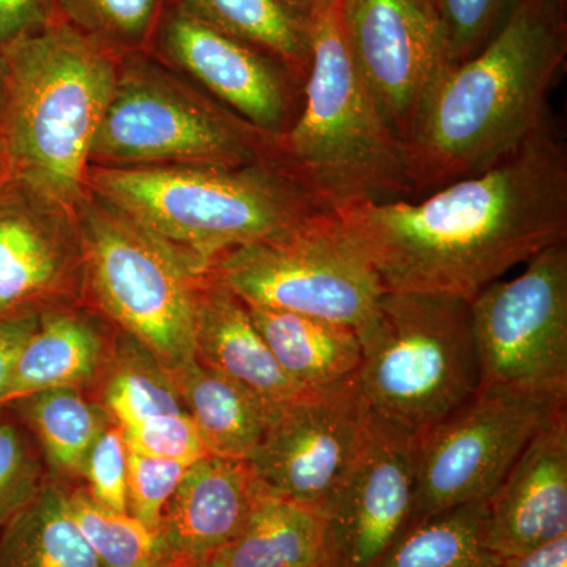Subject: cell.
<instances>
[{"label":"cell","mask_w":567,"mask_h":567,"mask_svg":"<svg viewBox=\"0 0 567 567\" xmlns=\"http://www.w3.org/2000/svg\"><path fill=\"white\" fill-rule=\"evenodd\" d=\"M334 213L385 292L472 301L511 268L567 241V145L548 117L480 173L415 199Z\"/></svg>","instance_id":"cell-1"},{"label":"cell","mask_w":567,"mask_h":567,"mask_svg":"<svg viewBox=\"0 0 567 567\" xmlns=\"http://www.w3.org/2000/svg\"><path fill=\"white\" fill-rule=\"evenodd\" d=\"M567 52L554 0H516L472 58L443 66L404 142L413 199L486 169L550 117L548 93Z\"/></svg>","instance_id":"cell-2"},{"label":"cell","mask_w":567,"mask_h":567,"mask_svg":"<svg viewBox=\"0 0 567 567\" xmlns=\"http://www.w3.org/2000/svg\"><path fill=\"white\" fill-rule=\"evenodd\" d=\"M0 156L7 174L71 213L87 193L96 130L122 55L58 17L9 47Z\"/></svg>","instance_id":"cell-3"},{"label":"cell","mask_w":567,"mask_h":567,"mask_svg":"<svg viewBox=\"0 0 567 567\" xmlns=\"http://www.w3.org/2000/svg\"><path fill=\"white\" fill-rule=\"evenodd\" d=\"M308 17L311 59L300 111L290 128L271 141L270 163L322 212L413 199L404 145L354 66L341 0H316Z\"/></svg>","instance_id":"cell-4"},{"label":"cell","mask_w":567,"mask_h":567,"mask_svg":"<svg viewBox=\"0 0 567 567\" xmlns=\"http://www.w3.org/2000/svg\"><path fill=\"white\" fill-rule=\"evenodd\" d=\"M87 189L162 238L199 274L322 210L270 162L249 166H91Z\"/></svg>","instance_id":"cell-5"},{"label":"cell","mask_w":567,"mask_h":567,"mask_svg":"<svg viewBox=\"0 0 567 567\" xmlns=\"http://www.w3.org/2000/svg\"><path fill=\"white\" fill-rule=\"evenodd\" d=\"M357 333V380L365 404L406 434L445 420L481 388L470 301L385 292Z\"/></svg>","instance_id":"cell-6"},{"label":"cell","mask_w":567,"mask_h":567,"mask_svg":"<svg viewBox=\"0 0 567 567\" xmlns=\"http://www.w3.org/2000/svg\"><path fill=\"white\" fill-rule=\"evenodd\" d=\"M73 215L85 292L96 312L151 350L167 371L193 361L197 295L207 274L89 189Z\"/></svg>","instance_id":"cell-7"},{"label":"cell","mask_w":567,"mask_h":567,"mask_svg":"<svg viewBox=\"0 0 567 567\" xmlns=\"http://www.w3.org/2000/svg\"><path fill=\"white\" fill-rule=\"evenodd\" d=\"M178 84L142 52L122 55L91 164L238 167L270 159L271 140L221 104Z\"/></svg>","instance_id":"cell-8"},{"label":"cell","mask_w":567,"mask_h":567,"mask_svg":"<svg viewBox=\"0 0 567 567\" xmlns=\"http://www.w3.org/2000/svg\"><path fill=\"white\" fill-rule=\"evenodd\" d=\"M216 276L246 305L316 317L360 330L385 293L374 267L334 212L219 257Z\"/></svg>","instance_id":"cell-9"},{"label":"cell","mask_w":567,"mask_h":567,"mask_svg":"<svg viewBox=\"0 0 567 567\" xmlns=\"http://www.w3.org/2000/svg\"><path fill=\"white\" fill-rule=\"evenodd\" d=\"M565 406L567 391L480 388L445 420L413 436L412 522L488 502L533 436Z\"/></svg>","instance_id":"cell-10"},{"label":"cell","mask_w":567,"mask_h":567,"mask_svg":"<svg viewBox=\"0 0 567 567\" xmlns=\"http://www.w3.org/2000/svg\"><path fill=\"white\" fill-rule=\"evenodd\" d=\"M470 301L481 388L567 391V241Z\"/></svg>","instance_id":"cell-11"},{"label":"cell","mask_w":567,"mask_h":567,"mask_svg":"<svg viewBox=\"0 0 567 567\" xmlns=\"http://www.w3.org/2000/svg\"><path fill=\"white\" fill-rule=\"evenodd\" d=\"M369 423L357 374L305 388L279 406L246 462L265 491L320 514L360 454Z\"/></svg>","instance_id":"cell-12"},{"label":"cell","mask_w":567,"mask_h":567,"mask_svg":"<svg viewBox=\"0 0 567 567\" xmlns=\"http://www.w3.org/2000/svg\"><path fill=\"white\" fill-rule=\"evenodd\" d=\"M413 435L371 412L368 435L327 499L323 567H375L413 520Z\"/></svg>","instance_id":"cell-13"},{"label":"cell","mask_w":567,"mask_h":567,"mask_svg":"<svg viewBox=\"0 0 567 567\" xmlns=\"http://www.w3.org/2000/svg\"><path fill=\"white\" fill-rule=\"evenodd\" d=\"M152 47L254 130L275 141L300 111V84L281 62L200 21L171 0Z\"/></svg>","instance_id":"cell-14"},{"label":"cell","mask_w":567,"mask_h":567,"mask_svg":"<svg viewBox=\"0 0 567 567\" xmlns=\"http://www.w3.org/2000/svg\"><path fill=\"white\" fill-rule=\"evenodd\" d=\"M85 264L73 213L9 174L0 181V320L82 305Z\"/></svg>","instance_id":"cell-15"},{"label":"cell","mask_w":567,"mask_h":567,"mask_svg":"<svg viewBox=\"0 0 567 567\" xmlns=\"http://www.w3.org/2000/svg\"><path fill=\"white\" fill-rule=\"evenodd\" d=\"M341 18L354 66L404 145L425 91L445 66L434 14L423 0H341Z\"/></svg>","instance_id":"cell-16"},{"label":"cell","mask_w":567,"mask_h":567,"mask_svg":"<svg viewBox=\"0 0 567 567\" xmlns=\"http://www.w3.org/2000/svg\"><path fill=\"white\" fill-rule=\"evenodd\" d=\"M567 535V406L525 447L487 502V544L498 558Z\"/></svg>","instance_id":"cell-17"},{"label":"cell","mask_w":567,"mask_h":567,"mask_svg":"<svg viewBox=\"0 0 567 567\" xmlns=\"http://www.w3.org/2000/svg\"><path fill=\"white\" fill-rule=\"evenodd\" d=\"M262 488L246 461L199 458L164 507L163 546L177 561L204 565L245 527Z\"/></svg>","instance_id":"cell-18"},{"label":"cell","mask_w":567,"mask_h":567,"mask_svg":"<svg viewBox=\"0 0 567 567\" xmlns=\"http://www.w3.org/2000/svg\"><path fill=\"white\" fill-rule=\"evenodd\" d=\"M115 328L82 305L40 312L39 324L21 347L3 395V409L51 388L92 390L110 357Z\"/></svg>","instance_id":"cell-19"},{"label":"cell","mask_w":567,"mask_h":567,"mask_svg":"<svg viewBox=\"0 0 567 567\" xmlns=\"http://www.w3.org/2000/svg\"><path fill=\"white\" fill-rule=\"evenodd\" d=\"M194 358L274 406L305 390L282 371L245 301L212 274L204 276L197 295Z\"/></svg>","instance_id":"cell-20"},{"label":"cell","mask_w":567,"mask_h":567,"mask_svg":"<svg viewBox=\"0 0 567 567\" xmlns=\"http://www.w3.org/2000/svg\"><path fill=\"white\" fill-rule=\"evenodd\" d=\"M186 412L210 456L246 461L274 420V406L194 358L171 372Z\"/></svg>","instance_id":"cell-21"},{"label":"cell","mask_w":567,"mask_h":567,"mask_svg":"<svg viewBox=\"0 0 567 567\" xmlns=\"http://www.w3.org/2000/svg\"><path fill=\"white\" fill-rule=\"evenodd\" d=\"M246 306L282 371L301 388L330 385L357 374L361 344L353 328L316 317Z\"/></svg>","instance_id":"cell-22"},{"label":"cell","mask_w":567,"mask_h":567,"mask_svg":"<svg viewBox=\"0 0 567 567\" xmlns=\"http://www.w3.org/2000/svg\"><path fill=\"white\" fill-rule=\"evenodd\" d=\"M204 566L323 567L322 516L262 488L245 527Z\"/></svg>","instance_id":"cell-23"},{"label":"cell","mask_w":567,"mask_h":567,"mask_svg":"<svg viewBox=\"0 0 567 567\" xmlns=\"http://www.w3.org/2000/svg\"><path fill=\"white\" fill-rule=\"evenodd\" d=\"M31 432L51 480L78 484L85 456L112 417L78 388H51L6 406Z\"/></svg>","instance_id":"cell-24"},{"label":"cell","mask_w":567,"mask_h":567,"mask_svg":"<svg viewBox=\"0 0 567 567\" xmlns=\"http://www.w3.org/2000/svg\"><path fill=\"white\" fill-rule=\"evenodd\" d=\"M200 21L281 62L305 84L311 59L309 17L286 0H175Z\"/></svg>","instance_id":"cell-25"},{"label":"cell","mask_w":567,"mask_h":567,"mask_svg":"<svg viewBox=\"0 0 567 567\" xmlns=\"http://www.w3.org/2000/svg\"><path fill=\"white\" fill-rule=\"evenodd\" d=\"M0 567H102L71 517L62 483L51 480L0 528Z\"/></svg>","instance_id":"cell-26"},{"label":"cell","mask_w":567,"mask_h":567,"mask_svg":"<svg viewBox=\"0 0 567 567\" xmlns=\"http://www.w3.org/2000/svg\"><path fill=\"white\" fill-rule=\"evenodd\" d=\"M87 395L121 427L186 412L171 372L151 350L117 328L102 374Z\"/></svg>","instance_id":"cell-27"},{"label":"cell","mask_w":567,"mask_h":567,"mask_svg":"<svg viewBox=\"0 0 567 567\" xmlns=\"http://www.w3.org/2000/svg\"><path fill=\"white\" fill-rule=\"evenodd\" d=\"M487 544V502L412 522L375 567H499Z\"/></svg>","instance_id":"cell-28"},{"label":"cell","mask_w":567,"mask_h":567,"mask_svg":"<svg viewBox=\"0 0 567 567\" xmlns=\"http://www.w3.org/2000/svg\"><path fill=\"white\" fill-rule=\"evenodd\" d=\"M74 524L102 567H169L174 559L152 532L130 514L100 505L82 484L66 486Z\"/></svg>","instance_id":"cell-29"},{"label":"cell","mask_w":567,"mask_h":567,"mask_svg":"<svg viewBox=\"0 0 567 567\" xmlns=\"http://www.w3.org/2000/svg\"><path fill=\"white\" fill-rule=\"evenodd\" d=\"M59 17L117 55L152 47L171 0H52Z\"/></svg>","instance_id":"cell-30"},{"label":"cell","mask_w":567,"mask_h":567,"mask_svg":"<svg viewBox=\"0 0 567 567\" xmlns=\"http://www.w3.org/2000/svg\"><path fill=\"white\" fill-rule=\"evenodd\" d=\"M51 476L31 432L17 416L0 413V528L20 514Z\"/></svg>","instance_id":"cell-31"},{"label":"cell","mask_w":567,"mask_h":567,"mask_svg":"<svg viewBox=\"0 0 567 567\" xmlns=\"http://www.w3.org/2000/svg\"><path fill=\"white\" fill-rule=\"evenodd\" d=\"M516 0H431L445 66L472 58L506 20Z\"/></svg>","instance_id":"cell-32"},{"label":"cell","mask_w":567,"mask_h":567,"mask_svg":"<svg viewBox=\"0 0 567 567\" xmlns=\"http://www.w3.org/2000/svg\"><path fill=\"white\" fill-rule=\"evenodd\" d=\"M189 465L128 451L126 506L130 516L158 533L164 507Z\"/></svg>","instance_id":"cell-33"},{"label":"cell","mask_w":567,"mask_h":567,"mask_svg":"<svg viewBox=\"0 0 567 567\" xmlns=\"http://www.w3.org/2000/svg\"><path fill=\"white\" fill-rule=\"evenodd\" d=\"M128 446L121 425L111 421L96 436L82 465L81 481L85 491L100 505L128 514L126 506Z\"/></svg>","instance_id":"cell-34"},{"label":"cell","mask_w":567,"mask_h":567,"mask_svg":"<svg viewBox=\"0 0 567 567\" xmlns=\"http://www.w3.org/2000/svg\"><path fill=\"white\" fill-rule=\"evenodd\" d=\"M122 431L128 451L144 456L169 458L186 465L210 456L188 412L152 416Z\"/></svg>","instance_id":"cell-35"},{"label":"cell","mask_w":567,"mask_h":567,"mask_svg":"<svg viewBox=\"0 0 567 567\" xmlns=\"http://www.w3.org/2000/svg\"><path fill=\"white\" fill-rule=\"evenodd\" d=\"M58 17L52 0H0V50Z\"/></svg>","instance_id":"cell-36"},{"label":"cell","mask_w":567,"mask_h":567,"mask_svg":"<svg viewBox=\"0 0 567 567\" xmlns=\"http://www.w3.org/2000/svg\"><path fill=\"white\" fill-rule=\"evenodd\" d=\"M39 319L40 312H29L0 320V413L3 410V395L9 386L14 361L21 347L39 324Z\"/></svg>","instance_id":"cell-37"},{"label":"cell","mask_w":567,"mask_h":567,"mask_svg":"<svg viewBox=\"0 0 567 567\" xmlns=\"http://www.w3.org/2000/svg\"><path fill=\"white\" fill-rule=\"evenodd\" d=\"M499 567H567V535L533 548L527 554L503 558Z\"/></svg>","instance_id":"cell-38"},{"label":"cell","mask_w":567,"mask_h":567,"mask_svg":"<svg viewBox=\"0 0 567 567\" xmlns=\"http://www.w3.org/2000/svg\"><path fill=\"white\" fill-rule=\"evenodd\" d=\"M7 100V65L2 52H0V121H2L3 107Z\"/></svg>","instance_id":"cell-39"},{"label":"cell","mask_w":567,"mask_h":567,"mask_svg":"<svg viewBox=\"0 0 567 567\" xmlns=\"http://www.w3.org/2000/svg\"><path fill=\"white\" fill-rule=\"evenodd\" d=\"M287 3L295 7V9L303 11V13L309 14L312 6H315L316 0H286Z\"/></svg>","instance_id":"cell-40"},{"label":"cell","mask_w":567,"mask_h":567,"mask_svg":"<svg viewBox=\"0 0 567 567\" xmlns=\"http://www.w3.org/2000/svg\"><path fill=\"white\" fill-rule=\"evenodd\" d=\"M169 567H205L204 565H189V563L174 561Z\"/></svg>","instance_id":"cell-41"},{"label":"cell","mask_w":567,"mask_h":567,"mask_svg":"<svg viewBox=\"0 0 567 567\" xmlns=\"http://www.w3.org/2000/svg\"><path fill=\"white\" fill-rule=\"evenodd\" d=\"M555 2V6L558 7L559 10L563 11V13H565L566 11V0H554Z\"/></svg>","instance_id":"cell-42"},{"label":"cell","mask_w":567,"mask_h":567,"mask_svg":"<svg viewBox=\"0 0 567 567\" xmlns=\"http://www.w3.org/2000/svg\"><path fill=\"white\" fill-rule=\"evenodd\" d=\"M7 171L6 166H3L2 156H0V181L6 177Z\"/></svg>","instance_id":"cell-43"},{"label":"cell","mask_w":567,"mask_h":567,"mask_svg":"<svg viewBox=\"0 0 567 567\" xmlns=\"http://www.w3.org/2000/svg\"><path fill=\"white\" fill-rule=\"evenodd\" d=\"M423 2L425 3V6L429 7V3H431V0H423Z\"/></svg>","instance_id":"cell-44"}]
</instances>
